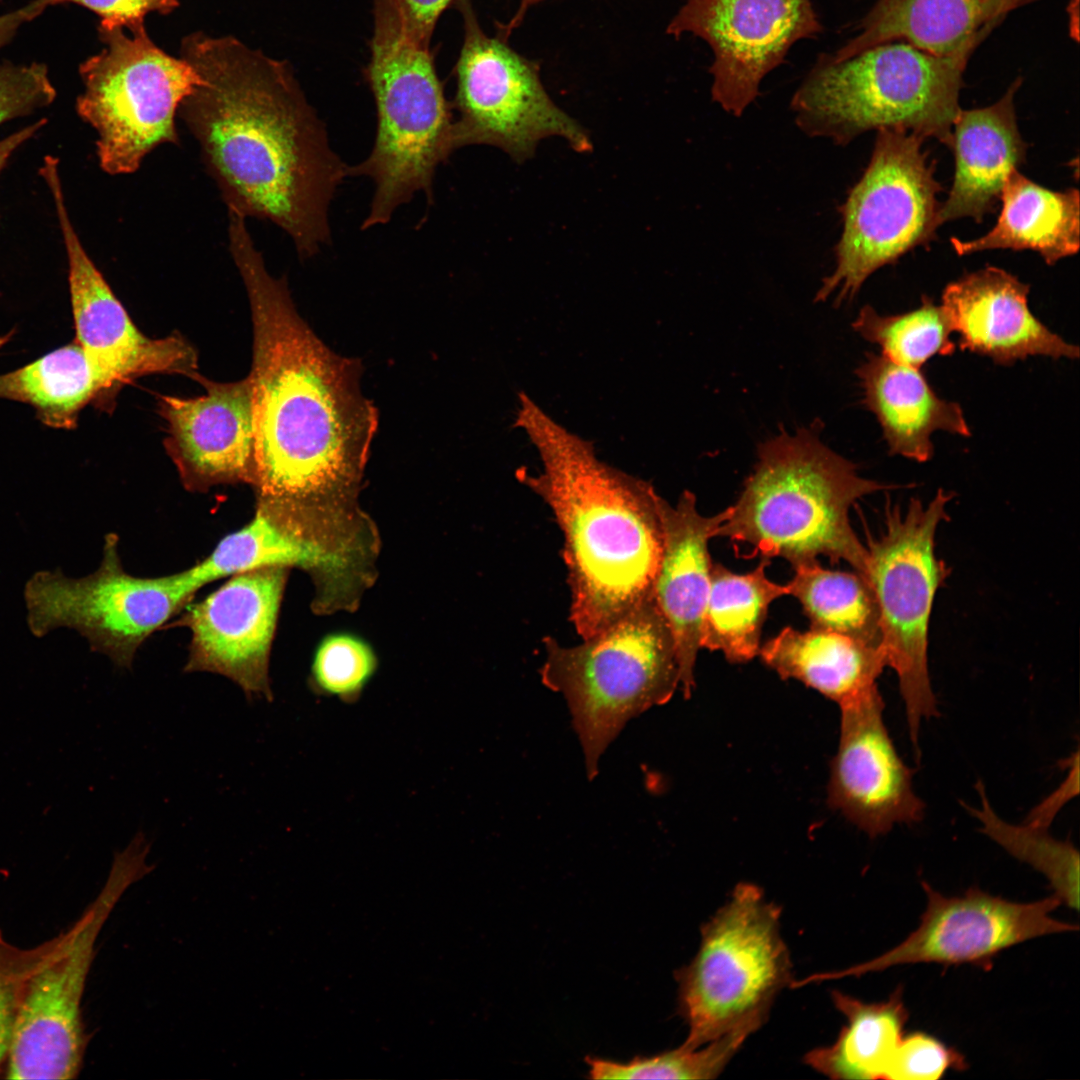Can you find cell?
Listing matches in <instances>:
<instances>
[{"instance_id":"obj_1","label":"cell","mask_w":1080,"mask_h":1080,"mask_svg":"<svg viewBox=\"0 0 1080 1080\" xmlns=\"http://www.w3.org/2000/svg\"><path fill=\"white\" fill-rule=\"evenodd\" d=\"M201 76L179 114L228 212L271 221L308 259L331 241L329 209L348 177L291 65L233 36H186Z\"/></svg>"},{"instance_id":"obj_2","label":"cell","mask_w":1080,"mask_h":1080,"mask_svg":"<svg viewBox=\"0 0 1080 1080\" xmlns=\"http://www.w3.org/2000/svg\"><path fill=\"white\" fill-rule=\"evenodd\" d=\"M229 250L253 323L254 480L259 497L314 507L351 496L377 431L360 365L332 351L301 318L249 235Z\"/></svg>"},{"instance_id":"obj_3","label":"cell","mask_w":1080,"mask_h":1080,"mask_svg":"<svg viewBox=\"0 0 1080 1080\" xmlns=\"http://www.w3.org/2000/svg\"><path fill=\"white\" fill-rule=\"evenodd\" d=\"M514 426L536 448L542 470L517 479L551 510L563 535L570 621L581 639L651 597L662 553L661 496L648 481L601 460L527 394Z\"/></svg>"},{"instance_id":"obj_4","label":"cell","mask_w":1080,"mask_h":1080,"mask_svg":"<svg viewBox=\"0 0 1080 1080\" xmlns=\"http://www.w3.org/2000/svg\"><path fill=\"white\" fill-rule=\"evenodd\" d=\"M887 488L826 446L817 427L783 431L760 444L753 472L716 536L751 546V556L782 557L793 568L823 555L862 574L866 548L850 524V508Z\"/></svg>"},{"instance_id":"obj_5","label":"cell","mask_w":1080,"mask_h":1080,"mask_svg":"<svg viewBox=\"0 0 1080 1080\" xmlns=\"http://www.w3.org/2000/svg\"><path fill=\"white\" fill-rule=\"evenodd\" d=\"M373 15L364 75L376 107L375 140L368 157L347 170L375 187L362 230L388 223L419 192L433 200L436 170L455 151L452 106L430 44L410 33L393 0H374Z\"/></svg>"},{"instance_id":"obj_6","label":"cell","mask_w":1080,"mask_h":1080,"mask_svg":"<svg viewBox=\"0 0 1080 1080\" xmlns=\"http://www.w3.org/2000/svg\"><path fill=\"white\" fill-rule=\"evenodd\" d=\"M971 55L936 56L904 41L838 62L822 54L792 97L795 122L840 146L869 130L898 128L949 147Z\"/></svg>"},{"instance_id":"obj_7","label":"cell","mask_w":1080,"mask_h":1080,"mask_svg":"<svg viewBox=\"0 0 1080 1080\" xmlns=\"http://www.w3.org/2000/svg\"><path fill=\"white\" fill-rule=\"evenodd\" d=\"M542 642L541 681L566 699L592 780L626 723L668 702L680 685L673 637L651 596L577 645Z\"/></svg>"},{"instance_id":"obj_8","label":"cell","mask_w":1080,"mask_h":1080,"mask_svg":"<svg viewBox=\"0 0 1080 1080\" xmlns=\"http://www.w3.org/2000/svg\"><path fill=\"white\" fill-rule=\"evenodd\" d=\"M790 977L780 909L757 886L739 884L702 927L695 957L676 973L688 1025L682 1046L698 1048L740 1030L752 1034Z\"/></svg>"},{"instance_id":"obj_9","label":"cell","mask_w":1080,"mask_h":1080,"mask_svg":"<svg viewBox=\"0 0 1080 1080\" xmlns=\"http://www.w3.org/2000/svg\"><path fill=\"white\" fill-rule=\"evenodd\" d=\"M951 492L939 489L923 503L887 506L884 527L868 536L864 572L877 610L880 647L897 674L912 744L924 719L939 714L928 669V631L936 591L948 567L935 553L936 532L947 519Z\"/></svg>"},{"instance_id":"obj_10","label":"cell","mask_w":1080,"mask_h":1080,"mask_svg":"<svg viewBox=\"0 0 1080 1080\" xmlns=\"http://www.w3.org/2000/svg\"><path fill=\"white\" fill-rule=\"evenodd\" d=\"M149 851L147 838L136 834L115 854L105 885L81 917L49 940L25 986L6 1078L68 1080L79 1074L87 1045L81 1001L95 943L122 894L153 870Z\"/></svg>"},{"instance_id":"obj_11","label":"cell","mask_w":1080,"mask_h":1080,"mask_svg":"<svg viewBox=\"0 0 1080 1080\" xmlns=\"http://www.w3.org/2000/svg\"><path fill=\"white\" fill-rule=\"evenodd\" d=\"M127 30L100 23L104 48L79 68L77 113L95 130L99 165L111 175L133 173L157 147L179 143L176 114L203 82L153 42L145 23Z\"/></svg>"},{"instance_id":"obj_12","label":"cell","mask_w":1080,"mask_h":1080,"mask_svg":"<svg viewBox=\"0 0 1080 1080\" xmlns=\"http://www.w3.org/2000/svg\"><path fill=\"white\" fill-rule=\"evenodd\" d=\"M876 131L869 164L839 208L843 229L835 267L822 280L818 302L853 300L879 268L935 239L942 188L922 149L925 139L898 128Z\"/></svg>"},{"instance_id":"obj_13","label":"cell","mask_w":1080,"mask_h":1080,"mask_svg":"<svg viewBox=\"0 0 1080 1080\" xmlns=\"http://www.w3.org/2000/svg\"><path fill=\"white\" fill-rule=\"evenodd\" d=\"M463 19V43L455 65L452 109L454 149L491 145L522 162L538 143L561 137L577 152L591 150L585 129L547 93L539 64L508 45L502 32L488 36L470 0H457Z\"/></svg>"},{"instance_id":"obj_14","label":"cell","mask_w":1080,"mask_h":1080,"mask_svg":"<svg viewBox=\"0 0 1080 1080\" xmlns=\"http://www.w3.org/2000/svg\"><path fill=\"white\" fill-rule=\"evenodd\" d=\"M200 589L189 569L155 578L127 573L117 539L106 537L103 559L88 576L39 571L27 581L24 599L31 633L70 628L120 667H130L145 639L184 608Z\"/></svg>"},{"instance_id":"obj_15","label":"cell","mask_w":1080,"mask_h":1080,"mask_svg":"<svg viewBox=\"0 0 1080 1080\" xmlns=\"http://www.w3.org/2000/svg\"><path fill=\"white\" fill-rule=\"evenodd\" d=\"M927 905L919 926L882 955L838 972L805 978L819 980L860 976L893 966L915 963L972 964L984 969L1003 950L1044 935L1077 931L1078 925L1054 919L1062 904L1053 894L1030 903H1018L972 887L960 896H945L921 882Z\"/></svg>"},{"instance_id":"obj_16","label":"cell","mask_w":1080,"mask_h":1080,"mask_svg":"<svg viewBox=\"0 0 1080 1080\" xmlns=\"http://www.w3.org/2000/svg\"><path fill=\"white\" fill-rule=\"evenodd\" d=\"M822 30L811 0H685L666 33H690L708 43L712 99L738 117L792 45Z\"/></svg>"},{"instance_id":"obj_17","label":"cell","mask_w":1080,"mask_h":1080,"mask_svg":"<svg viewBox=\"0 0 1080 1080\" xmlns=\"http://www.w3.org/2000/svg\"><path fill=\"white\" fill-rule=\"evenodd\" d=\"M58 163L45 157L40 174L51 192L67 253L76 342L113 393L121 384L152 373L193 377L197 356L192 346L181 336L143 335L86 253L66 209Z\"/></svg>"},{"instance_id":"obj_18","label":"cell","mask_w":1080,"mask_h":1080,"mask_svg":"<svg viewBox=\"0 0 1080 1080\" xmlns=\"http://www.w3.org/2000/svg\"><path fill=\"white\" fill-rule=\"evenodd\" d=\"M285 579L284 567L237 573L190 606L182 619L192 634L184 671L220 674L247 699L271 702L269 656Z\"/></svg>"},{"instance_id":"obj_19","label":"cell","mask_w":1080,"mask_h":1080,"mask_svg":"<svg viewBox=\"0 0 1080 1080\" xmlns=\"http://www.w3.org/2000/svg\"><path fill=\"white\" fill-rule=\"evenodd\" d=\"M840 740L831 767L829 803L870 837L924 815L913 771L899 756L883 719L877 688L839 704Z\"/></svg>"},{"instance_id":"obj_20","label":"cell","mask_w":1080,"mask_h":1080,"mask_svg":"<svg viewBox=\"0 0 1080 1080\" xmlns=\"http://www.w3.org/2000/svg\"><path fill=\"white\" fill-rule=\"evenodd\" d=\"M206 393L195 398L161 396L167 422L165 446L186 486L254 480V425L249 376L231 383L193 376Z\"/></svg>"},{"instance_id":"obj_21","label":"cell","mask_w":1080,"mask_h":1080,"mask_svg":"<svg viewBox=\"0 0 1080 1080\" xmlns=\"http://www.w3.org/2000/svg\"><path fill=\"white\" fill-rule=\"evenodd\" d=\"M1029 285L993 266L949 283L942 303L959 346L1011 365L1030 356L1076 359L1077 346L1045 326L1028 307Z\"/></svg>"},{"instance_id":"obj_22","label":"cell","mask_w":1080,"mask_h":1080,"mask_svg":"<svg viewBox=\"0 0 1080 1080\" xmlns=\"http://www.w3.org/2000/svg\"><path fill=\"white\" fill-rule=\"evenodd\" d=\"M662 553L651 596L673 637L685 697L694 687V666L710 587L709 540L729 517L730 506L703 516L696 496L685 490L675 505L661 497Z\"/></svg>"},{"instance_id":"obj_23","label":"cell","mask_w":1080,"mask_h":1080,"mask_svg":"<svg viewBox=\"0 0 1080 1080\" xmlns=\"http://www.w3.org/2000/svg\"><path fill=\"white\" fill-rule=\"evenodd\" d=\"M1016 78L994 104L960 109L949 147L955 172L948 197L940 204L938 225L969 217L977 223L995 212L1009 173L1024 161L1027 145L1018 129L1014 97Z\"/></svg>"},{"instance_id":"obj_24","label":"cell","mask_w":1080,"mask_h":1080,"mask_svg":"<svg viewBox=\"0 0 1080 1080\" xmlns=\"http://www.w3.org/2000/svg\"><path fill=\"white\" fill-rule=\"evenodd\" d=\"M1038 1L875 0L856 36L826 55L838 62L892 41L942 57L973 54L1009 13Z\"/></svg>"},{"instance_id":"obj_25","label":"cell","mask_w":1080,"mask_h":1080,"mask_svg":"<svg viewBox=\"0 0 1080 1080\" xmlns=\"http://www.w3.org/2000/svg\"><path fill=\"white\" fill-rule=\"evenodd\" d=\"M307 505L258 497L254 517L222 538L212 552L189 568L201 588L223 577L262 567L297 566L338 572L348 552L326 544L311 528Z\"/></svg>"},{"instance_id":"obj_26","label":"cell","mask_w":1080,"mask_h":1080,"mask_svg":"<svg viewBox=\"0 0 1080 1080\" xmlns=\"http://www.w3.org/2000/svg\"><path fill=\"white\" fill-rule=\"evenodd\" d=\"M856 375L863 403L877 418L891 455L926 462L933 455L934 432L971 435L961 406L940 398L920 369L868 353Z\"/></svg>"},{"instance_id":"obj_27","label":"cell","mask_w":1080,"mask_h":1080,"mask_svg":"<svg viewBox=\"0 0 1080 1080\" xmlns=\"http://www.w3.org/2000/svg\"><path fill=\"white\" fill-rule=\"evenodd\" d=\"M1000 202L997 222L985 235L968 241L950 239L958 255L994 249L1032 250L1046 264L1053 265L1078 252V189L1053 191L1013 169L1003 186Z\"/></svg>"},{"instance_id":"obj_28","label":"cell","mask_w":1080,"mask_h":1080,"mask_svg":"<svg viewBox=\"0 0 1080 1080\" xmlns=\"http://www.w3.org/2000/svg\"><path fill=\"white\" fill-rule=\"evenodd\" d=\"M762 661L842 704L876 685L886 660L880 646L827 631L783 628L760 647Z\"/></svg>"},{"instance_id":"obj_29","label":"cell","mask_w":1080,"mask_h":1080,"mask_svg":"<svg viewBox=\"0 0 1080 1080\" xmlns=\"http://www.w3.org/2000/svg\"><path fill=\"white\" fill-rule=\"evenodd\" d=\"M832 1000L846 1025L832 1045L808 1052L806 1064L833 1079H885L908 1020L901 987L883 1002L866 1003L839 991Z\"/></svg>"},{"instance_id":"obj_30","label":"cell","mask_w":1080,"mask_h":1080,"mask_svg":"<svg viewBox=\"0 0 1080 1080\" xmlns=\"http://www.w3.org/2000/svg\"><path fill=\"white\" fill-rule=\"evenodd\" d=\"M113 392L74 340L36 361L0 375V398L27 403L54 428L72 429L91 402L104 404Z\"/></svg>"},{"instance_id":"obj_31","label":"cell","mask_w":1080,"mask_h":1080,"mask_svg":"<svg viewBox=\"0 0 1080 1080\" xmlns=\"http://www.w3.org/2000/svg\"><path fill=\"white\" fill-rule=\"evenodd\" d=\"M768 559L745 574L720 563L711 566L710 587L701 626V648L721 651L733 663L758 655L762 627L770 604L790 595L789 586L771 581Z\"/></svg>"},{"instance_id":"obj_32","label":"cell","mask_w":1080,"mask_h":1080,"mask_svg":"<svg viewBox=\"0 0 1080 1080\" xmlns=\"http://www.w3.org/2000/svg\"><path fill=\"white\" fill-rule=\"evenodd\" d=\"M787 583L811 629L846 635L880 646L878 610L870 586L858 572L825 569L818 561L794 567Z\"/></svg>"},{"instance_id":"obj_33","label":"cell","mask_w":1080,"mask_h":1080,"mask_svg":"<svg viewBox=\"0 0 1080 1080\" xmlns=\"http://www.w3.org/2000/svg\"><path fill=\"white\" fill-rule=\"evenodd\" d=\"M853 329L878 345L885 357L916 369L934 356L953 354L956 348L946 311L928 296L922 297L918 308L897 315H880L866 305L854 320Z\"/></svg>"},{"instance_id":"obj_34","label":"cell","mask_w":1080,"mask_h":1080,"mask_svg":"<svg viewBox=\"0 0 1080 1080\" xmlns=\"http://www.w3.org/2000/svg\"><path fill=\"white\" fill-rule=\"evenodd\" d=\"M979 808L968 807L981 823V830L1015 858L1031 865L1050 882L1062 903L1079 908V853L1070 841L1053 838L1046 827L1028 822L1013 825L993 811L984 786L977 784Z\"/></svg>"},{"instance_id":"obj_35","label":"cell","mask_w":1080,"mask_h":1080,"mask_svg":"<svg viewBox=\"0 0 1080 1080\" xmlns=\"http://www.w3.org/2000/svg\"><path fill=\"white\" fill-rule=\"evenodd\" d=\"M751 1033L740 1030L698 1048L680 1046L628 1062L588 1058L591 1079H712L716 1078Z\"/></svg>"},{"instance_id":"obj_36","label":"cell","mask_w":1080,"mask_h":1080,"mask_svg":"<svg viewBox=\"0 0 1080 1080\" xmlns=\"http://www.w3.org/2000/svg\"><path fill=\"white\" fill-rule=\"evenodd\" d=\"M377 668L372 648L345 633L332 634L318 645L311 665V688L346 704L359 700Z\"/></svg>"},{"instance_id":"obj_37","label":"cell","mask_w":1080,"mask_h":1080,"mask_svg":"<svg viewBox=\"0 0 1080 1080\" xmlns=\"http://www.w3.org/2000/svg\"><path fill=\"white\" fill-rule=\"evenodd\" d=\"M48 944L49 940L21 948L6 940L0 930V1067L10 1051L27 980Z\"/></svg>"},{"instance_id":"obj_38","label":"cell","mask_w":1080,"mask_h":1080,"mask_svg":"<svg viewBox=\"0 0 1080 1080\" xmlns=\"http://www.w3.org/2000/svg\"><path fill=\"white\" fill-rule=\"evenodd\" d=\"M963 1055L923 1032L903 1036L888 1066L885 1079L936 1080L947 1070H964Z\"/></svg>"},{"instance_id":"obj_39","label":"cell","mask_w":1080,"mask_h":1080,"mask_svg":"<svg viewBox=\"0 0 1080 1080\" xmlns=\"http://www.w3.org/2000/svg\"><path fill=\"white\" fill-rule=\"evenodd\" d=\"M55 97L46 65L0 64V124L46 107Z\"/></svg>"},{"instance_id":"obj_40","label":"cell","mask_w":1080,"mask_h":1080,"mask_svg":"<svg viewBox=\"0 0 1080 1080\" xmlns=\"http://www.w3.org/2000/svg\"><path fill=\"white\" fill-rule=\"evenodd\" d=\"M49 6L74 3L100 16V23L131 29L144 24L152 12L167 15L179 6V0H48Z\"/></svg>"},{"instance_id":"obj_41","label":"cell","mask_w":1080,"mask_h":1080,"mask_svg":"<svg viewBox=\"0 0 1080 1080\" xmlns=\"http://www.w3.org/2000/svg\"><path fill=\"white\" fill-rule=\"evenodd\" d=\"M402 13L410 33L419 41L431 44L435 26L457 0H393Z\"/></svg>"},{"instance_id":"obj_42","label":"cell","mask_w":1080,"mask_h":1080,"mask_svg":"<svg viewBox=\"0 0 1080 1080\" xmlns=\"http://www.w3.org/2000/svg\"><path fill=\"white\" fill-rule=\"evenodd\" d=\"M47 7V0H33L22 8L0 15V48L14 37L24 23L39 16Z\"/></svg>"},{"instance_id":"obj_43","label":"cell","mask_w":1080,"mask_h":1080,"mask_svg":"<svg viewBox=\"0 0 1080 1080\" xmlns=\"http://www.w3.org/2000/svg\"><path fill=\"white\" fill-rule=\"evenodd\" d=\"M45 123L46 119H42L0 141V172L6 165L12 153L41 129Z\"/></svg>"},{"instance_id":"obj_44","label":"cell","mask_w":1080,"mask_h":1080,"mask_svg":"<svg viewBox=\"0 0 1080 1080\" xmlns=\"http://www.w3.org/2000/svg\"><path fill=\"white\" fill-rule=\"evenodd\" d=\"M519 1H520V5H519L517 13L513 17V19L508 24H506L505 27L503 26L501 28V30H500L507 37L510 35V32L512 31V29H514L516 26H518L520 24V22H521L524 14H525L527 8H529L530 6H532V5H534V4L538 3V2H541L543 0H519Z\"/></svg>"},{"instance_id":"obj_45","label":"cell","mask_w":1080,"mask_h":1080,"mask_svg":"<svg viewBox=\"0 0 1080 1080\" xmlns=\"http://www.w3.org/2000/svg\"><path fill=\"white\" fill-rule=\"evenodd\" d=\"M12 334H13V331H11L10 333H8L6 335L0 336V350L10 340Z\"/></svg>"}]
</instances>
